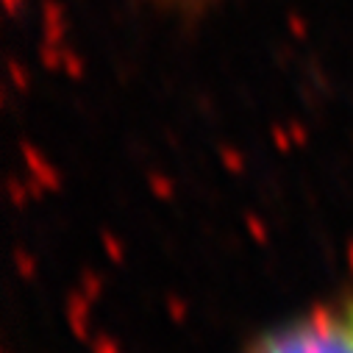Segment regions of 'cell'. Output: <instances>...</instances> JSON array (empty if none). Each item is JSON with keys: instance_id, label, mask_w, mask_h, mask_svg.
Returning <instances> with one entry per match:
<instances>
[{"instance_id": "6da1fadb", "label": "cell", "mask_w": 353, "mask_h": 353, "mask_svg": "<svg viewBox=\"0 0 353 353\" xmlns=\"http://www.w3.org/2000/svg\"><path fill=\"white\" fill-rule=\"evenodd\" d=\"M248 353H353V298L320 303L270 328Z\"/></svg>"}, {"instance_id": "7a4b0ae2", "label": "cell", "mask_w": 353, "mask_h": 353, "mask_svg": "<svg viewBox=\"0 0 353 353\" xmlns=\"http://www.w3.org/2000/svg\"><path fill=\"white\" fill-rule=\"evenodd\" d=\"M153 3L172 14H179V17H198L209 9H214L217 3H223V0H153Z\"/></svg>"}]
</instances>
